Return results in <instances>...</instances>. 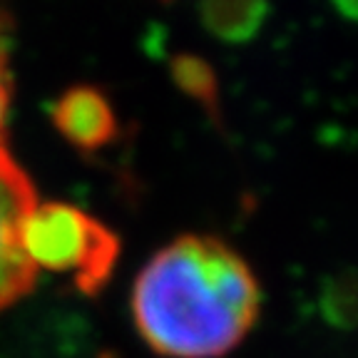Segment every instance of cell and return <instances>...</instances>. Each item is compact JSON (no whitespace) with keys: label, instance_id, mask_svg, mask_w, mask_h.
Here are the masks:
<instances>
[{"label":"cell","instance_id":"1","mask_svg":"<svg viewBox=\"0 0 358 358\" xmlns=\"http://www.w3.org/2000/svg\"><path fill=\"white\" fill-rule=\"evenodd\" d=\"M262 291L249 264L217 236L185 234L145 264L132 289L134 326L167 358H222L254 329Z\"/></svg>","mask_w":358,"mask_h":358},{"label":"cell","instance_id":"2","mask_svg":"<svg viewBox=\"0 0 358 358\" xmlns=\"http://www.w3.org/2000/svg\"><path fill=\"white\" fill-rule=\"evenodd\" d=\"M22 249L35 268L73 274L87 294L112 274L120 241L100 219L62 201H35L22 222Z\"/></svg>","mask_w":358,"mask_h":358},{"label":"cell","instance_id":"3","mask_svg":"<svg viewBox=\"0 0 358 358\" xmlns=\"http://www.w3.org/2000/svg\"><path fill=\"white\" fill-rule=\"evenodd\" d=\"M35 189L28 174L0 147V311L33 289L35 271L22 249V222L35 207Z\"/></svg>","mask_w":358,"mask_h":358},{"label":"cell","instance_id":"4","mask_svg":"<svg viewBox=\"0 0 358 358\" xmlns=\"http://www.w3.org/2000/svg\"><path fill=\"white\" fill-rule=\"evenodd\" d=\"M57 129L65 140L83 150H97L115 134V115L105 97L92 87H75L57 100L52 110Z\"/></svg>","mask_w":358,"mask_h":358},{"label":"cell","instance_id":"5","mask_svg":"<svg viewBox=\"0 0 358 358\" xmlns=\"http://www.w3.org/2000/svg\"><path fill=\"white\" fill-rule=\"evenodd\" d=\"M13 97V75H10V33H8V17L0 10V147L6 137V120Z\"/></svg>","mask_w":358,"mask_h":358},{"label":"cell","instance_id":"6","mask_svg":"<svg viewBox=\"0 0 358 358\" xmlns=\"http://www.w3.org/2000/svg\"><path fill=\"white\" fill-rule=\"evenodd\" d=\"M100 358H110V356H100Z\"/></svg>","mask_w":358,"mask_h":358}]
</instances>
